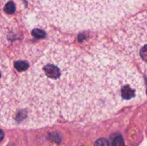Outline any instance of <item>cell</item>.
Listing matches in <instances>:
<instances>
[{
    "label": "cell",
    "instance_id": "cell-1",
    "mask_svg": "<svg viewBox=\"0 0 147 146\" xmlns=\"http://www.w3.org/2000/svg\"><path fill=\"white\" fill-rule=\"evenodd\" d=\"M135 64L106 42L80 47L46 41L1 56L0 119L7 127L96 122L144 100Z\"/></svg>",
    "mask_w": 147,
    "mask_h": 146
},
{
    "label": "cell",
    "instance_id": "cell-2",
    "mask_svg": "<svg viewBox=\"0 0 147 146\" xmlns=\"http://www.w3.org/2000/svg\"><path fill=\"white\" fill-rule=\"evenodd\" d=\"M53 25L69 31L97 30L117 24L147 0H37Z\"/></svg>",
    "mask_w": 147,
    "mask_h": 146
},
{
    "label": "cell",
    "instance_id": "cell-3",
    "mask_svg": "<svg viewBox=\"0 0 147 146\" xmlns=\"http://www.w3.org/2000/svg\"><path fill=\"white\" fill-rule=\"evenodd\" d=\"M113 40L119 50L147 77V10L123 22Z\"/></svg>",
    "mask_w": 147,
    "mask_h": 146
},
{
    "label": "cell",
    "instance_id": "cell-4",
    "mask_svg": "<svg viewBox=\"0 0 147 146\" xmlns=\"http://www.w3.org/2000/svg\"><path fill=\"white\" fill-rule=\"evenodd\" d=\"M113 146H124V141L121 135H118L114 137L112 142Z\"/></svg>",
    "mask_w": 147,
    "mask_h": 146
},
{
    "label": "cell",
    "instance_id": "cell-5",
    "mask_svg": "<svg viewBox=\"0 0 147 146\" xmlns=\"http://www.w3.org/2000/svg\"><path fill=\"white\" fill-rule=\"evenodd\" d=\"M4 10L8 14H11L15 10V7H14V4L12 2H8L5 6V8Z\"/></svg>",
    "mask_w": 147,
    "mask_h": 146
},
{
    "label": "cell",
    "instance_id": "cell-6",
    "mask_svg": "<svg viewBox=\"0 0 147 146\" xmlns=\"http://www.w3.org/2000/svg\"><path fill=\"white\" fill-rule=\"evenodd\" d=\"M94 146H109V143L107 140L104 138H100L95 143Z\"/></svg>",
    "mask_w": 147,
    "mask_h": 146
},
{
    "label": "cell",
    "instance_id": "cell-7",
    "mask_svg": "<svg viewBox=\"0 0 147 146\" xmlns=\"http://www.w3.org/2000/svg\"><path fill=\"white\" fill-rule=\"evenodd\" d=\"M34 37H37V38H42L43 37H45V33L42 32L40 29H35L34 31Z\"/></svg>",
    "mask_w": 147,
    "mask_h": 146
}]
</instances>
